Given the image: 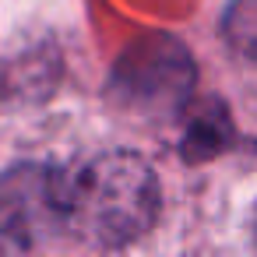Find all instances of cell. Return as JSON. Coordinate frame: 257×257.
<instances>
[{"mask_svg":"<svg viewBox=\"0 0 257 257\" xmlns=\"http://www.w3.org/2000/svg\"><path fill=\"white\" fill-rule=\"evenodd\" d=\"M57 239L81 246H127L159 215V180L134 152H102L50 169Z\"/></svg>","mask_w":257,"mask_h":257,"instance_id":"1","label":"cell"},{"mask_svg":"<svg viewBox=\"0 0 257 257\" xmlns=\"http://www.w3.org/2000/svg\"><path fill=\"white\" fill-rule=\"evenodd\" d=\"M0 236L15 250L57 243L50 166H22L0 180Z\"/></svg>","mask_w":257,"mask_h":257,"instance_id":"2","label":"cell"},{"mask_svg":"<svg viewBox=\"0 0 257 257\" xmlns=\"http://www.w3.org/2000/svg\"><path fill=\"white\" fill-rule=\"evenodd\" d=\"M253 243H257V215H253Z\"/></svg>","mask_w":257,"mask_h":257,"instance_id":"4","label":"cell"},{"mask_svg":"<svg viewBox=\"0 0 257 257\" xmlns=\"http://www.w3.org/2000/svg\"><path fill=\"white\" fill-rule=\"evenodd\" d=\"M222 29L243 57L257 60V0H229Z\"/></svg>","mask_w":257,"mask_h":257,"instance_id":"3","label":"cell"}]
</instances>
